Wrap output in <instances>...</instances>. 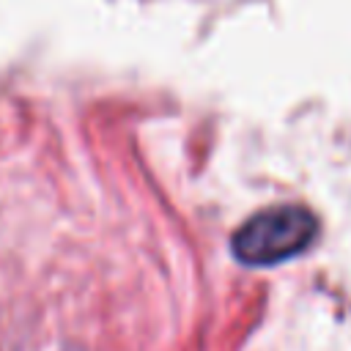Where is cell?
<instances>
[{
	"mask_svg": "<svg viewBox=\"0 0 351 351\" xmlns=\"http://www.w3.org/2000/svg\"><path fill=\"white\" fill-rule=\"evenodd\" d=\"M318 236V219L296 203L269 206L236 228L233 255L247 266H274L304 252Z\"/></svg>",
	"mask_w": 351,
	"mask_h": 351,
	"instance_id": "6da1fadb",
	"label": "cell"
}]
</instances>
